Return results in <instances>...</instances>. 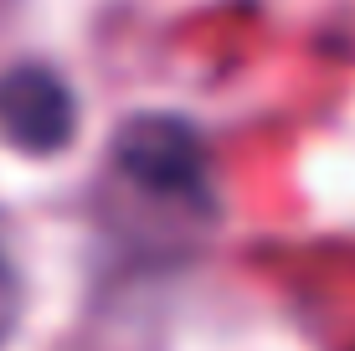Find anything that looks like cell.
<instances>
[{
	"mask_svg": "<svg viewBox=\"0 0 355 351\" xmlns=\"http://www.w3.org/2000/svg\"><path fill=\"white\" fill-rule=\"evenodd\" d=\"M114 165L124 171L139 191H155V197L170 202H206L211 191V176H206V145L201 135L175 114H139L119 129L114 140Z\"/></svg>",
	"mask_w": 355,
	"mask_h": 351,
	"instance_id": "1",
	"label": "cell"
},
{
	"mask_svg": "<svg viewBox=\"0 0 355 351\" xmlns=\"http://www.w3.org/2000/svg\"><path fill=\"white\" fill-rule=\"evenodd\" d=\"M0 129L26 155H57L78 129L72 88L42 63H21L0 78Z\"/></svg>",
	"mask_w": 355,
	"mask_h": 351,
	"instance_id": "2",
	"label": "cell"
},
{
	"mask_svg": "<svg viewBox=\"0 0 355 351\" xmlns=\"http://www.w3.org/2000/svg\"><path fill=\"white\" fill-rule=\"evenodd\" d=\"M16 316H21V279H16L10 253L0 248V346L10 341V331H16Z\"/></svg>",
	"mask_w": 355,
	"mask_h": 351,
	"instance_id": "3",
	"label": "cell"
}]
</instances>
